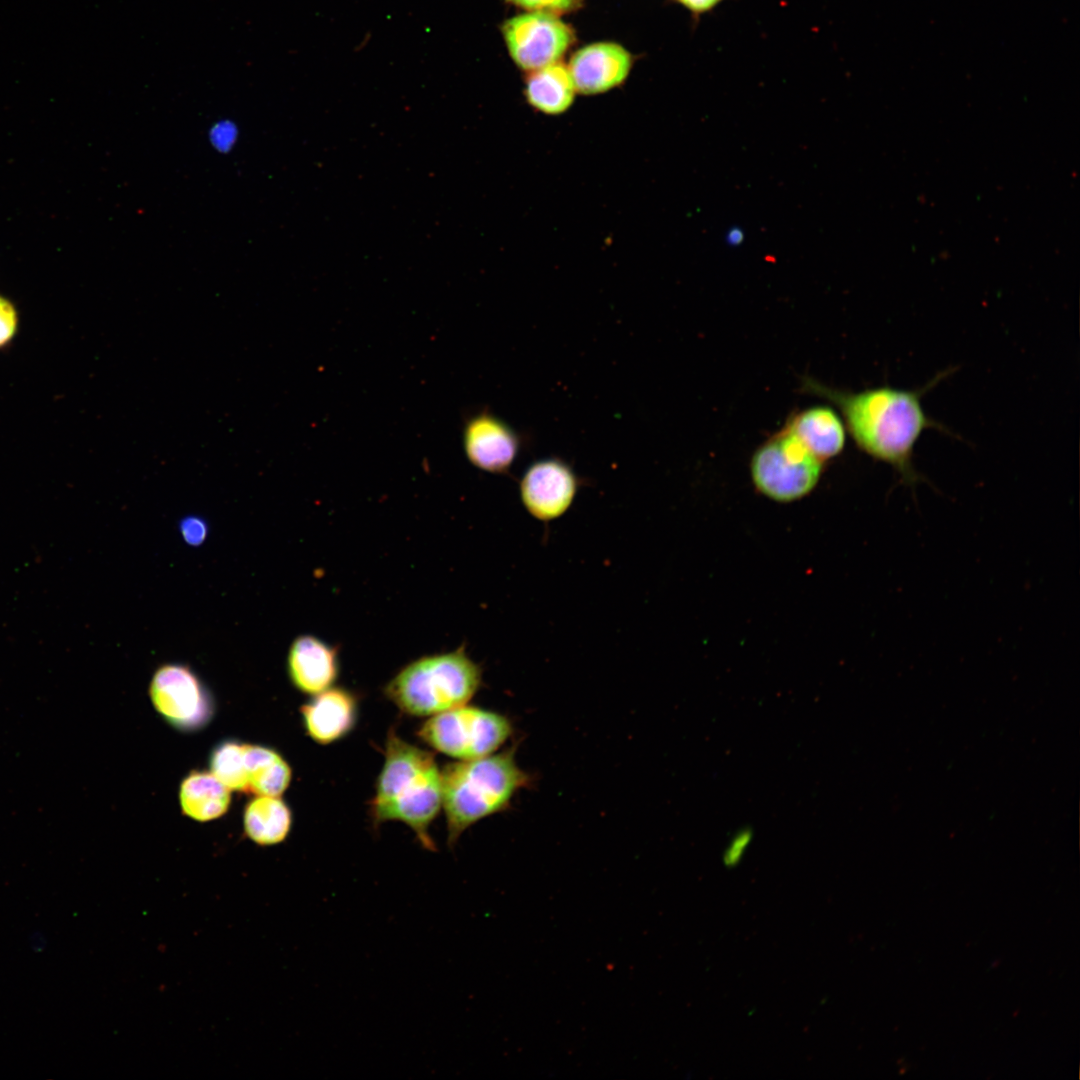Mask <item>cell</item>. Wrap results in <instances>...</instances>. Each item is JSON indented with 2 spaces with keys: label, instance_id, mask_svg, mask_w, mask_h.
Listing matches in <instances>:
<instances>
[{
  "label": "cell",
  "instance_id": "ac0fdd59",
  "mask_svg": "<svg viewBox=\"0 0 1080 1080\" xmlns=\"http://www.w3.org/2000/svg\"><path fill=\"white\" fill-rule=\"evenodd\" d=\"M245 768L248 792L258 796H280L291 781V768L275 750L245 744Z\"/></svg>",
  "mask_w": 1080,
  "mask_h": 1080
},
{
  "label": "cell",
  "instance_id": "5bb4252c",
  "mask_svg": "<svg viewBox=\"0 0 1080 1080\" xmlns=\"http://www.w3.org/2000/svg\"><path fill=\"white\" fill-rule=\"evenodd\" d=\"M804 446L824 463L842 453L846 427L832 407L816 405L790 415L784 425Z\"/></svg>",
  "mask_w": 1080,
  "mask_h": 1080
},
{
  "label": "cell",
  "instance_id": "e0dca14e",
  "mask_svg": "<svg viewBox=\"0 0 1080 1080\" xmlns=\"http://www.w3.org/2000/svg\"><path fill=\"white\" fill-rule=\"evenodd\" d=\"M291 824V811L278 796H258L247 804L244 812L245 832L260 845L282 842Z\"/></svg>",
  "mask_w": 1080,
  "mask_h": 1080
},
{
  "label": "cell",
  "instance_id": "2e32d148",
  "mask_svg": "<svg viewBox=\"0 0 1080 1080\" xmlns=\"http://www.w3.org/2000/svg\"><path fill=\"white\" fill-rule=\"evenodd\" d=\"M575 85L569 69L553 63L535 70L528 78L526 96L538 111L560 114L572 104Z\"/></svg>",
  "mask_w": 1080,
  "mask_h": 1080
},
{
  "label": "cell",
  "instance_id": "7402d4cb",
  "mask_svg": "<svg viewBox=\"0 0 1080 1080\" xmlns=\"http://www.w3.org/2000/svg\"><path fill=\"white\" fill-rule=\"evenodd\" d=\"M752 841V831L742 829L736 832L728 842L724 853L723 863L727 867L736 866L743 858Z\"/></svg>",
  "mask_w": 1080,
  "mask_h": 1080
},
{
  "label": "cell",
  "instance_id": "30bf717a",
  "mask_svg": "<svg viewBox=\"0 0 1080 1080\" xmlns=\"http://www.w3.org/2000/svg\"><path fill=\"white\" fill-rule=\"evenodd\" d=\"M463 446L466 457L475 467L490 473H504L519 453L520 437L501 418L483 411L465 423Z\"/></svg>",
  "mask_w": 1080,
  "mask_h": 1080
},
{
  "label": "cell",
  "instance_id": "6da1fadb",
  "mask_svg": "<svg viewBox=\"0 0 1080 1080\" xmlns=\"http://www.w3.org/2000/svg\"><path fill=\"white\" fill-rule=\"evenodd\" d=\"M946 374L937 375L917 390L883 385L854 392L810 377L802 380L801 390L834 404L856 446L871 458L892 466L904 483L914 485L920 479L913 465L914 449L922 433L930 428L949 432L929 417L922 405L923 395Z\"/></svg>",
  "mask_w": 1080,
  "mask_h": 1080
},
{
  "label": "cell",
  "instance_id": "9a60e30c",
  "mask_svg": "<svg viewBox=\"0 0 1080 1080\" xmlns=\"http://www.w3.org/2000/svg\"><path fill=\"white\" fill-rule=\"evenodd\" d=\"M179 798L183 813L198 821L220 817L230 804L229 789L203 771H193L183 780Z\"/></svg>",
  "mask_w": 1080,
  "mask_h": 1080
},
{
  "label": "cell",
  "instance_id": "3957f363",
  "mask_svg": "<svg viewBox=\"0 0 1080 1080\" xmlns=\"http://www.w3.org/2000/svg\"><path fill=\"white\" fill-rule=\"evenodd\" d=\"M517 745L472 760H457L441 769L442 809L448 844L476 822L506 811L514 797L533 783L516 760Z\"/></svg>",
  "mask_w": 1080,
  "mask_h": 1080
},
{
  "label": "cell",
  "instance_id": "52a82bcc",
  "mask_svg": "<svg viewBox=\"0 0 1080 1080\" xmlns=\"http://www.w3.org/2000/svg\"><path fill=\"white\" fill-rule=\"evenodd\" d=\"M152 703L172 726L183 731L204 727L213 715V702L196 674L182 664H165L153 675Z\"/></svg>",
  "mask_w": 1080,
  "mask_h": 1080
},
{
  "label": "cell",
  "instance_id": "8fae6325",
  "mask_svg": "<svg viewBox=\"0 0 1080 1080\" xmlns=\"http://www.w3.org/2000/svg\"><path fill=\"white\" fill-rule=\"evenodd\" d=\"M358 712L357 694L335 686L313 695L300 709L306 733L321 745L347 736L357 723Z\"/></svg>",
  "mask_w": 1080,
  "mask_h": 1080
},
{
  "label": "cell",
  "instance_id": "9c48e42d",
  "mask_svg": "<svg viewBox=\"0 0 1080 1080\" xmlns=\"http://www.w3.org/2000/svg\"><path fill=\"white\" fill-rule=\"evenodd\" d=\"M578 487V477L569 464L545 458L532 463L522 475L520 499L530 515L547 522L567 512Z\"/></svg>",
  "mask_w": 1080,
  "mask_h": 1080
},
{
  "label": "cell",
  "instance_id": "7c38bea8",
  "mask_svg": "<svg viewBox=\"0 0 1080 1080\" xmlns=\"http://www.w3.org/2000/svg\"><path fill=\"white\" fill-rule=\"evenodd\" d=\"M287 672L296 689L316 695L334 686L339 677L338 648L314 635H300L290 645Z\"/></svg>",
  "mask_w": 1080,
  "mask_h": 1080
},
{
  "label": "cell",
  "instance_id": "44dd1931",
  "mask_svg": "<svg viewBox=\"0 0 1080 1080\" xmlns=\"http://www.w3.org/2000/svg\"><path fill=\"white\" fill-rule=\"evenodd\" d=\"M179 531L186 544L199 546L207 538L208 524L203 518L190 515L180 521Z\"/></svg>",
  "mask_w": 1080,
  "mask_h": 1080
},
{
  "label": "cell",
  "instance_id": "7a4b0ae2",
  "mask_svg": "<svg viewBox=\"0 0 1080 1080\" xmlns=\"http://www.w3.org/2000/svg\"><path fill=\"white\" fill-rule=\"evenodd\" d=\"M441 808V769L434 754L406 742L390 729L383 767L369 801L374 827L400 821L411 828L424 848L435 850L429 827Z\"/></svg>",
  "mask_w": 1080,
  "mask_h": 1080
},
{
  "label": "cell",
  "instance_id": "603a6c76",
  "mask_svg": "<svg viewBox=\"0 0 1080 1080\" xmlns=\"http://www.w3.org/2000/svg\"><path fill=\"white\" fill-rule=\"evenodd\" d=\"M514 4L545 13L566 12L575 8L579 0H511Z\"/></svg>",
  "mask_w": 1080,
  "mask_h": 1080
},
{
  "label": "cell",
  "instance_id": "277c9868",
  "mask_svg": "<svg viewBox=\"0 0 1080 1080\" xmlns=\"http://www.w3.org/2000/svg\"><path fill=\"white\" fill-rule=\"evenodd\" d=\"M483 682L481 665L465 644L419 657L403 666L384 686V695L410 716L430 717L467 704Z\"/></svg>",
  "mask_w": 1080,
  "mask_h": 1080
},
{
  "label": "cell",
  "instance_id": "ffe728a7",
  "mask_svg": "<svg viewBox=\"0 0 1080 1080\" xmlns=\"http://www.w3.org/2000/svg\"><path fill=\"white\" fill-rule=\"evenodd\" d=\"M18 312L14 304L0 295V348L9 344L18 329Z\"/></svg>",
  "mask_w": 1080,
  "mask_h": 1080
},
{
  "label": "cell",
  "instance_id": "4fadbf2b",
  "mask_svg": "<svg viewBox=\"0 0 1080 1080\" xmlns=\"http://www.w3.org/2000/svg\"><path fill=\"white\" fill-rule=\"evenodd\" d=\"M630 54L615 43H595L577 51L569 71L575 89L596 94L619 85L629 73Z\"/></svg>",
  "mask_w": 1080,
  "mask_h": 1080
},
{
  "label": "cell",
  "instance_id": "5b68a950",
  "mask_svg": "<svg viewBox=\"0 0 1080 1080\" xmlns=\"http://www.w3.org/2000/svg\"><path fill=\"white\" fill-rule=\"evenodd\" d=\"M513 733L506 715L467 704L430 716L417 730L422 742L456 760L493 754Z\"/></svg>",
  "mask_w": 1080,
  "mask_h": 1080
},
{
  "label": "cell",
  "instance_id": "d6986e66",
  "mask_svg": "<svg viewBox=\"0 0 1080 1080\" xmlns=\"http://www.w3.org/2000/svg\"><path fill=\"white\" fill-rule=\"evenodd\" d=\"M245 744L225 741L219 744L210 757L212 774L228 789L248 792V780L244 759Z\"/></svg>",
  "mask_w": 1080,
  "mask_h": 1080
},
{
  "label": "cell",
  "instance_id": "d4e9b609",
  "mask_svg": "<svg viewBox=\"0 0 1080 1080\" xmlns=\"http://www.w3.org/2000/svg\"><path fill=\"white\" fill-rule=\"evenodd\" d=\"M744 239L743 231L738 227L731 228L727 232L726 241L729 245H739Z\"/></svg>",
  "mask_w": 1080,
  "mask_h": 1080
},
{
  "label": "cell",
  "instance_id": "8992f818",
  "mask_svg": "<svg viewBox=\"0 0 1080 1080\" xmlns=\"http://www.w3.org/2000/svg\"><path fill=\"white\" fill-rule=\"evenodd\" d=\"M823 467L824 462L783 426L754 451L750 473L762 495L787 503L808 495L818 484Z\"/></svg>",
  "mask_w": 1080,
  "mask_h": 1080
},
{
  "label": "cell",
  "instance_id": "ba28073f",
  "mask_svg": "<svg viewBox=\"0 0 1080 1080\" xmlns=\"http://www.w3.org/2000/svg\"><path fill=\"white\" fill-rule=\"evenodd\" d=\"M503 35L518 66L537 70L556 63L573 41L570 28L550 13L532 12L507 20Z\"/></svg>",
  "mask_w": 1080,
  "mask_h": 1080
},
{
  "label": "cell",
  "instance_id": "cb8c5ba5",
  "mask_svg": "<svg viewBox=\"0 0 1080 1080\" xmlns=\"http://www.w3.org/2000/svg\"><path fill=\"white\" fill-rule=\"evenodd\" d=\"M694 11H704L714 6L719 0H679Z\"/></svg>",
  "mask_w": 1080,
  "mask_h": 1080
}]
</instances>
